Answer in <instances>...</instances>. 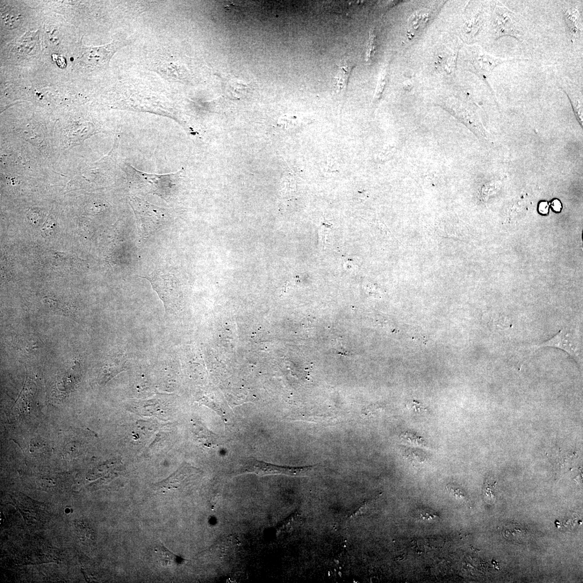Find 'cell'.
<instances>
[{
	"label": "cell",
	"instance_id": "1",
	"mask_svg": "<svg viewBox=\"0 0 583 583\" xmlns=\"http://www.w3.org/2000/svg\"><path fill=\"white\" fill-rule=\"evenodd\" d=\"M553 347L563 350L578 363L582 362V345L580 333L578 328L567 325L561 328L559 332L548 340L531 345L530 348L537 349L542 347Z\"/></svg>",
	"mask_w": 583,
	"mask_h": 583
},
{
	"label": "cell",
	"instance_id": "2",
	"mask_svg": "<svg viewBox=\"0 0 583 583\" xmlns=\"http://www.w3.org/2000/svg\"><path fill=\"white\" fill-rule=\"evenodd\" d=\"M318 465L305 467L280 466L250 459L244 462L235 473L236 475L254 474L258 476L270 475H281L292 477H306L311 474Z\"/></svg>",
	"mask_w": 583,
	"mask_h": 583
},
{
	"label": "cell",
	"instance_id": "3",
	"mask_svg": "<svg viewBox=\"0 0 583 583\" xmlns=\"http://www.w3.org/2000/svg\"><path fill=\"white\" fill-rule=\"evenodd\" d=\"M514 16V13L501 3L496 6L493 27L494 37L497 40L505 36L518 40L524 37V29L515 20Z\"/></svg>",
	"mask_w": 583,
	"mask_h": 583
},
{
	"label": "cell",
	"instance_id": "4",
	"mask_svg": "<svg viewBox=\"0 0 583 583\" xmlns=\"http://www.w3.org/2000/svg\"><path fill=\"white\" fill-rule=\"evenodd\" d=\"M142 277L149 281L154 290L163 301L165 311H168L177 307L179 288L176 277L158 273L151 277Z\"/></svg>",
	"mask_w": 583,
	"mask_h": 583
},
{
	"label": "cell",
	"instance_id": "5",
	"mask_svg": "<svg viewBox=\"0 0 583 583\" xmlns=\"http://www.w3.org/2000/svg\"><path fill=\"white\" fill-rule=\"evenodd\" d=\"M125 45V42L116 40L101 47H85L80 61L88 68L103 69L108 66L113 54Z\"/></svg>",
	"mask_w": 583,
	"mask_h": 583
},
{
	"label": "cell",
	"instance_id": "6",
	"mask_svg": "<svg viewBox=\"0 0 583 583\" xmlns=\"http://www.w3.org/2000/svg\"><path fill=\"white\" fill-rule=\"evenodd\" d=\"M126 358L124 356L113 357L102 367L98 373L97 381L100 386H105L118 374L125 370Z\"/></svg>",
	"mask_w": 583,
	"mask_h": 583
},
{
	"label": "cell",
	"instance_id": "7",
	"mask_svg": "<svg viewBox=\"0 0 583 583\" xmlns=\"http://www.w3.org/2000/svg\"><path fill=\"white\" fill-rule=\"evenodd\" d=\"M517 60L503 59L491 55L479 54L478 56H475L474 60L471 62L477 72L487 78L495 68L500 64Z\"/></svg>",
	"mask_w": 583,
	"mask_h": 583
},
{
	"label": "cell",
	"instance_id": "8",
	"mask_svg": "<svg viewBox=\"0 0 583 583\" xmlns=\"http://www.w3.org/2000/svg\"><path fill=\"white\" fill-rule=\"evenodd\" d=\"M564 17L565 23L569 33L572 42H574L577 38L580 27V16L578 11L575 7L563 10Z\"/></svg>",
	"mask_w": 583,
	"mask_h": 583
},
{
	"label": "cell",
	"instance_id": "9",
	"mask_svg": "<svg viewBox=\"0 0 583 583\" xmlns=\"http://www.w3.org/2000/svg\"><path fill=\"white\" fill-rule=\"evenodd\" d=\"M355 67V64L347 61L342 63L339 66V71L335 77L336 92L342 95L346 90L351 74Z\"/></svg>",
	"mask_w": 583,
	"mask_h": 583
},
{
	"label": "cell",
	"instance_id": "10",
	"mask_svg": "<svg viewBox=\"0 0 583 583\" xmlns=\"http://www.w3.org/2000/svg\"><path fill=\"white\" fill-rule=\"evenodd\" d=\"M158 562L162 566L169 567L176 566L181 563L182 559L171 552L163 545L158 546L155 550Z\"/></svg>",
	"mask_w": 583,
	"mask_h": 583
},
{
	"label": "cell",
	"instance_id": "11",
	"mask_svg": "<svg viewBox=\"0 0 583 583\" xmlns=\"http://www.w3.org/2000/svg\"><path fill=\"white\" fill-rule=\"evenodd\" d=\"M158 70L160 71L161 73L165 75L168 76L170 78L173 79H182L183 77V70L181 68H179L176 64L172 63H167L162 64L158 68Z\"/></svg>",
	"mask_w": 583,
	"mask_h": 583
},
{
	"label": "cell",
	"instance_id": "12",
	"mask_svg": "<svg viewBox=\"0 0 583 583\" xmlns=\"http://www.w3.org/2000/svg\"><path fill=\"white\" fill-rule=\"evenodd\" d=\"M496 485L492 484L488 480L486 482L484 488V498L486 501L489 503H494L496 500Z\"/></svg>",
	"mask_w": 583,
	"mask_h": 583
},
{
	"label": "cell",
	"instance_id": "13",
	"mask_svg": "<svg viewBox=\"0 0 583 583\" xmlns=\"http://www.w3.org/2000/svg\"><path fill=\"white\" fill-rule=\"evenodd\" d=\"M376 48V35L374 30H372L370 33L369 46L368 48H367V61H370L372 60L374 55H375Z\"/></svg>",
	"mask_w": 583,
	"mask_h": 583
},
{
	"label": "cell",
	"instance_id": "14",
	"mask_svg": "<svg viewBox=\"0 0 583 583\" xmlns=\"http://www.w3.org/2000/svg\"><path fill=\"white\" fill-rule=\"evenodd\" d=\"M385 84H386V73H385V72H383V73H382V76H381L380 80L379 81L378 85V86L377 88V90H376V91L375 93V95H374V99H378L380 98V97H381V95H382L383 92L384 90Z\"/></svg>",
	"mask_w": 583,
	"mask_h": 583
},
{
	"label": "cell",
	"instance_id": "15",
	"mask_svg": "<svg viewBox=\"0 0 583 583\" xmlns=\"http://www.w3.org/2000/svg\"><path fill=\"white\" fill-rule=\"evenodd\" d=\"M447 488L449 493L455 497V498H465L464 493L460 490L459 488L457 487L456 486L449 484L447 486Z\"/></svg>",
	"mask_w": 583,
	"mask_h": 583
},
{
	"label": "cell",
	"instance_id": "16",
	"mask_svg": "<svg viewBox=\"0 0 583 583\" xmlns=\"http://www.w3.org/2000/svg\"><path fill=\"white\" fill-rule=\"evenodd\" d=\"M407 453L408 454V458L412 462L415 458L416 459H415L414 462L416 463H422L423 462L424 460H425V456L421 455L420 453L418 452L410 451L408 452Z\"/></svg>",
	"mask_w": 583,
	"mask_h": 583
},
{
	"label": "cell",
	"instance_id": "17",
	"mask_svg": "<svg viewBox=\"0 0 583 583\" xmlns=\"http://www.w3.org/2000/svg\"><path fill=\"white\" fill-rule=\"evenodd\" d=\"M52 220L48 219L47 222L45 223L44 226H43L42 228V233L45 234V235H47V234H49V235H50L49 234L50 231L53 229L55 226V223H54V222L52 223Z\"/></svg>",
	"mask_w": 583,
	"mask_h": 583
},
{
	"label": "cell",
	"instance_id": "18",
	"mask_svg": "<svg viewBox=\"0 0 583 583\" xmlns=\"http://www.w3.org/2000/svg\"><path fill=\"white\" fill-rule=\"evenodd\" d=\"M425 512V513L423 512L420 514V517H421V519L423 520H425V521L428 520V521L430 520H434L435 518L437 517V515H435L434 514H431V512H429V513H427V512Z\"/></svg>",
	"mask_w": 583,
	"mask_h": 583
},
{
	"label": "cell",
	"instance_id": "19",
	"mask_svg": "<svg viewBox=\"0 0 583 583\" xmlns=\"http://www.w3.org/2000/svg\"><path fill=\"white\" fill-rule=\"evenodd\" d=\"M549 206L546 202H542L539 205V211L542 213L545 214L548 211Z\"/></svg>",
	"mask_w": 583,
	"mask_h": 583
},
{
	"label": "cell",
	"instance_id": "20",
	"mask_svg": "<svg viewBox=\"0 0 583 583\" xmlns=\"http://www.w3.org/2000/svg\"><path fill=\"white\" fill-rule=\"evenodd\" d=\"M552 206V207L553 208V209L555 210L556 211H560L561 206V204L559 202V201H558V200H554L553 201Z\"/></svg>",
	"mask_w": 583,
	"mask_h": 583
}]
</instances>
